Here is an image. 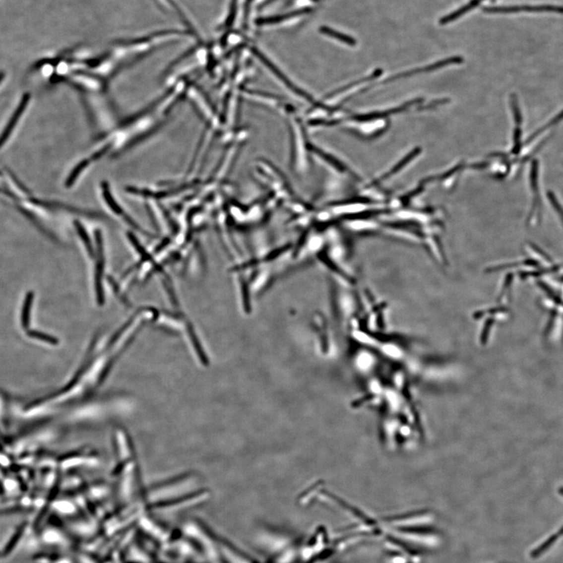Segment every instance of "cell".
<instances>
[{"mask_svg": "<svg viewBox=\"0 0 563 563\" xmlns=\"http://www.w3.org/2000/svg\"><path fill=\"white\" fill-rule=\"evenodd\" d=\"M484 12L491 14H511L522 12L527 13H554L563 14V6L541 4V5H515V6H491L484 9Z\"/></svg>", "mask_w": 563, "mask_h": 563, "instance_id": "obj_1", "label": "cell"}, {"mask_svg": "<svg viewBox=\"0 0 563 563\" xmlns=\"http://www.w3.org/2000/svg\"><path fill=\"white\" fill-rule=\"evenodd\" d=\"M95 236H96V246H97V261H96V272H95V287H96L97 302H98L99 305H103L104 303V293L103 285H102V278H103V275H104V256L101 231L96 230Z\"/></svg>", "mask_w": 563, "mask_h": 563, "instance_id": "obj_2", "label": "cell"}, {"mask_svg": "<svg viewBox=\"0 0 563 563\" xmlns=\"http://www.w3.org/2000/svg\"><path fill=\"white\" fill-rule=\"evenodd\" d=\"M484 1V0H471L470 2H468L467 4H465L463 6L457 9L455 11L447 15V16H445V17H442L441 20H439V23L441 24H448V23L453 22L454 20H456L457 19L465 15V13L471 11L472 9L477 7V6H478L480 4L482 3Z\"/></svg>", "mask_w": 563, "mask_h": 563, "instance_id": "obj_3", "label": "cell"}, {"mask_svg": "<svg viewBox=\"0 0 563 563\" xmlns=\"http://www.w3.org/2000/svg\"><path fill=\"white\" fill-rule=\"evenodd\" d=\"M28 100H29V96H28V95H25V96H24V98L21 100L20 106H18L17 109L15 111L14 115H13L11 119L9 121L7 127H6V130L4 131V132L2 133V145L4 144L5 141L7 140L9 135H10V132H11L12 130L14 128L15 126H16L17 121H18V119L21 117V115H23L24 109L26 108L27 105H28Z\"/></svg>", "mask_w": 563, "mask_h": 563, "instance_id": "obj_4", "label": "cell"}, {"mask_svg": "<svg viewBox=\"0 0 563 563\" xmlns=\"http://www.w3.org/2000/svg\"><path fill=\"white\" fill-rule=\"evenodd\" d=\"M538 174V163L537 161L534 160L533 161L531 166V172H530V184H531L532 190L534 193V205H533V210L530 212V217L534 214V211L536 209L541 208V201H540L539 196V189H538V182H537V176Z\"/></svg>", "mask_w": 563, "mask_h": 563, "instance_id": "obj_5", "label": "cell"}, {"mask_svg": "<svg viewBox=\"0 0 563 563\" xmlns=\"http://www.w3.org/2000/svg\"><path fill=\"white\" fill-rule=\"evenodd\" d=\"M320 32L323 35H327L329 37L332 38V39H336V40L340 41L342 43H346V44L349 45L351 47H354L356 44V41L353 39L351 36L346 35V34L341 33V32H337L336 30L332 29V28H329V27L322 26L320 28Z\"/></svg>", "mask_w": 563, "mask_h": 563, "instance_id": "obj_6", "label": "cell"}, {"mask_svg": "<svg viewBox=\"0 0 563 563\" xmlns=\"http://www.w3.org/2000/svg\"><path fill=\"white\" fill-rule=\"evenodd\" d=\"M34 293L32 291L28 292L26 297L24 298L23 304L22 311H21V325L24 329H28L29 327L30 312L33 303Z\"/></svg>", "mask_w": 563, "mask_h": 563, "instance_id": "obj_7", "label": "cell"}, {"mask_svg": "<svg viewBox=\"0 0 563 563\" xmlns=\"http://www.w3.org/2000/svg\"><path fill=\"white\" fill-rule=\"evenodd\" d=\"M74 225H75L76 229L78 232V236H79L81 240L83 241L84 245L86 248L87 252L89 253V256L92 258L95 257L94 249H93L92 242H91L90 238H89V235L87 233L86 230L83 227V225H81L78 222H74Z\"/></svg>", "mask_w": 563, "mask_h": 563, "instance_id": "obj_8", "label": "cell"}, {"mask_svg": "<svg viewBox=\"0 0 563 563\" xmlns=\"http://www.w3.org/2000/svg\"><path fill=\"white\" fill-rule=\"evenodd\" d=\"M520 264H523V265L531 266V267H539L540 266L539 262H538V261H537V260H534V259H526V260H523V261H522V262L511 263V264H501V265L494 266V267H491V268H488V270H487V272H489V273H491V272H499V271H500V270H504L506 269V268H511V267H515V266L520 265Z\"/></svg>", "mask_w": 563, "mask_h": 563, "instance_id": "obj_9", "label": "cell"}, {"mask_svg": "<svg viewBox=\"0 0 563 563\" xmlns=\"http://www.w3.org/2000/svg\"><path fill=\"white\" fill-rule=\"evenodd\" d=\"M559 270H560V266L556 265L553 266L552 268L536 270V271H533V272H519V277L523 279H526L530 276L537 277V276L544 275V274L554 273V272H558Z\"/></svg>", "mask_w": 563, "mask_h": 563, "instance_id": "obj_10", "label": "cell"}, {"mask_svg": "<svg viewBox=\"0 0 563 563\" xmlns=\"http://www.w3.org/2000/svg\"><path fill=\"white\" fill-rule=\"evenodd\" d=\"M28 335L30 337L35 338V339H38V340H42V341L47 342L50 344H57L58 343L57 338L47 334V333H43L40 331L29 330L28 332Z\"/></svg>", "mask_w": 563, "mask_h": 563, "instance_id": "obj_11", "label": "cell"}, {"mask_svg": "<svg viewBox=\"0 0 563 563\" xmlns=\"http://www.w3.org/2000/svg\"><path fill=\"white\" fill-rule=\"evenodd\" d=\"M537 285L546 293L547 295L549 296V298H550L552 301H554L555 303L557 304L558 305L563 307V300H562L560 297H559L546 283H544L542 281H539V282H537Z\"/></svg>", "mask_w": 563, "mask_h": 563, "instance_id": "obj_12", "label": "cell"}, {"mask_svg": "<svg viewBox=\"0 0 563 563\" xmlns=\"http://www.w3.org/2000/svg\"><path fill=\"white\" fill-rule=\"evenodd\" d=\"M510 100H511V107L514 113L515 123H516L517 125L520 126L522 122H523V119H522V115H521L520 109H519V104H518L515 95H511Z\"/></svg>", "mask_w": 563, "mask_h": 563, "instance_id": "obj_13", "label": "cell"}, {"mask_svg": "<svg viewBox=\"0 0 563 563\" xmlns=\"http://www.w3.org/2000/svg\"><path fill=\"white\" fill-rule=\"evenodd\" d=\"M521 136H522V131H521L520 127H517L514 131L513 135V142L514 146L511 150V153L512 154H518L521 151V148H522V143H521Z\"/></svg>", "mask_w": 563, "mask_h": 563, "instance_id": "obj_14", "label": "cell"}, {"mask_svg": "<svg viewBox=\"0 0 563 563\" xmlns=\"http://www.w3.org/2000/svg\"><path fill=\"white\" fill-rule=\"evenodd\" d=\"M548 197H549V200H550L551 203H552V206H553V207H554L555 210L557 211L558 214H559V215H560V218H561L562 220V222H563V207H562V206L560 205V203H559V201H558V199H556V196H555L554 194H553V192H548Z\"/></svg>", "mask_w": 563, "mask_h": 563, "instance_id": "obj_15", "label": "cell"}, {"mask_svg": "<svg viewBox=\"0 0 563 563\" xmlns=\"http://www.w3.org/2000/svg\"><path fill=\"white\" fill-rule=\"evenodd\" d=\"M494 322H495V319H493L492 318H488V319L486 321L484 329H483L482 335H481V343H482L483 344H485L487 341H488L490 331H491V327L493 325Z\"/></svg>", "mask_w": 563, "mask_h": 563, "instance_id": "obj_16", "label": "cell"}, {"mask_svg": "<svg viewBox=\"0 0 563 563\" xmlns=\"http://www.w3.org/2000/svg\"><path fill=\"white\" fill-rule=\"evenodd\" d=\"M507 311H508V309H506L504 307H499V308H495V309H489V310L484 311V312H479V313H477V314L475 315V317L479 318L484 316V314H487V313H490V314H497V313L505 312H507Z\"/></svg>", "mask_w": 563, "mask_h": 563, "instance_id": "obj_17", "label": "cell"}, {"mask_svg": "<svg viewBox=\"0 0 563 563\" xmlns=\"http://www.w3.org/2000/svg\"><path fill=\"white\" fill-rule=\"evenodd\" d=\"M512 279H513V275H512V274L511 273L508 274V275L506 276L505 279H504V286H503L502 291H501V293H500V297H499V300L501 299V298H503V296H504V294H505L506 290H508V289L509 288V286H511V282H512Z\"/></svg>", "mask_w": 563, "mask_h": 563, "instance_id": "obj_18", "label": "cell"}, {"mask_svg": "<svg viewBox=\"0 0 563 563\" xmlns=\"http://www.w3.org/2000/svg\"><path fill=\"white\" fill-rule=\"evenodd\" d=\"M556 315H557V312H556V311H552V313H551L550 318H549V322H548V325H547L546 329H545V335L548 334V333L550 332L551 329H552V326H553V324H554L555 319H556Z\"/></svg>", "mask_w": 563, "mask_h": 563, "instance_id": "obj_19", "label": "cell"}, {"mask_svg": "<svg viewBox=\"0 0 563 563\" xmlns=\"http://www.w3.org/2000/svg\"><path fill=\"white\" fill-rule=\"evenodd\" d=\"M530 247L534 248V250H535L536 252L540 253V254H541L542 257H545L546 260H549V261H550V260H552V259H551V257H549V255L547 254L545 252H544L543 250H541V248H539V247H537V246L535 245V244H530Z\"/></svg>", "mask_w": 563, "mask_h": 563, "instance_id": "obj_20", "label": "cell"}, {"mask_svg": "<svg viewBox=\"0 0 563 563\" xmlns=\"http://www.w3.org/2000/svg\"><path fill=\"white\" fill-rule=\"evenodd\" d=\"M560 493L562 495H563V487H562V488H560Z\"/></svg>", "mask_w": 563, "mask_h": 563, "instance_id": "obj_21", "label": "cell"}, {"mask_svg": "<svg viewBox=\"0 0 563 563\" xmlns=\"http://www.w3.org/2000/svg\"><path fill=\"white\" fill-rule=\"evenodd\" d=\"M560 280L561 281V282H563V276L560 277Z\"/></svg>", "mask_w": 563, "mask_h": 563, "instance_id": "obj_22", "label": "cell"}, {"mask_svg": "<svg viewBox=\"0 0 563 563\" xmlns=\"http://www.w3.org/2000/svg\"><path fill=\"white\" fill-rule=\"evenodd\" d=\"M495 1H496V0H492V2H495Z\"/></svg>", "mask_w": 563, "mask_h": 563, "instance_id": "obj_23", "label": "cell"}]
</instances>
